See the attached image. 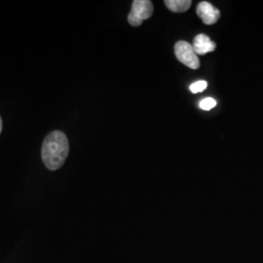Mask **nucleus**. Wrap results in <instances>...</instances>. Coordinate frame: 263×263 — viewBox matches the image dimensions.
<instances>
[{
  "mask_svg": "<svg viewBox=\"0 0 263 263\" xmlns=\"http://www.w3.org/2000/svg\"><path fill=\"white\" fill-rule=\"evenodd\" d=\"M191 0H166L165 5L174 13H183L191 7Z\"/></svg>",
  "mask_w": 263,
  "mask_h": 263,
  "instance_id": "obj_6",
  "label": "nucleus"
},
{
  "mask_svg": "<svg viewBox=\"0 0 263 263\" xmlns=\"http://www.w3.org/2000/svg\"><path fill=\"white\" fill-rule=\"evenodd\" d=\"M192 47L197 55L204 56L207 53L214 52L216 50V44L214 41H212L211 38L209 37L208 35L201 33V34L196 35L194 38Z\"/></svg>",
  "mask_w": 263,
  "mask_h": 263,
  "instance_id": "obj_5",
  "label": "nucleus"
},
{
  "mask_svg": "<svg viewBox=\"0 0 263 263\" xmlns=\"http://www.w3.org/2000/svg\"><path fill=\"white\" fill-rule=\"evenodd\" d=\"M175 54L181 64L191 69H198L200 67V60L195 53L192 44L186 41H179L175 45Z\"/></svg>",
  "mask_w": 263,
  "mask_h": 263,
  "instance_id": "obj_3",
  "label": "nucleus"
},
{
  "mask_svg": "<svg viewBox=\"0 0 263 263\" xmlns=\"http://www.w3.org/2000/svg\"><path fill=\"white\" fill-rule=\"evenodd\" d=\"M1 131H2V121H1V117H0V134H1Z\"/></svg>",
  "mask_w": 263,
  "mask_h": 263,
  "instance_id": "obj_9",
  "label": "nucleus"
},
{
  "mask_svg": "<svg viewBox=\"0 0 263 263\" xmlns=\"http://www.w3.org/2000/svg\"><path fill=\"white\" fill-rule=\"evenodd\" d=\"M200 107L204 110H211L216 105V101L213 98H206L200 102Z\"/></svg>",
  "mask_w": 263,
  "mask_h": 263,
  "instance_id": "obj_8",
  "label": "nucleus"
},
{
  "mask_svg": "<svg viewBox=\"0 0 263 263\" xmlns=\"http://www.w3.org/2000/svg\"><path fill=\"white\" fill-rule=\"evenodd\" d=\"M69 152V142L65 133L54 131L50 133L42 145V160L44 165L51 171L62 168Z\"/></svg>",
  "mask_w": 263,
  "mask_h": 263,
  "instance_id": "obj_1",
  "label": "nucleus"
},
{
  "mask_svg": "<svg viewBox=\"0 0 263 263\" xmlns=\"http://www.w3.org/2000/svg\"><path fill=\"white\" fill-rule=\"evenodd\" d=\"M154 12L153 3L151 0H135L132 3V9L128 15V22L133 27H139L144 20H148Z\"/></svg>",
  "mask_w": 263,
  "mask_h": 263,
  "instance_id": "obj_2",
  "label": "nucleus"
},
{
  "mask_svg": "<svg viewBox=\"0 0 263 263\" xmlns=\"http://www.w3.org/2000/svg\"><path fill=\"white\" fill-rule=\"evenodd\" d=\"M207 86L208 83L206 81H204V80H200V81L194 82L193 84L190 85L189 89H190V91H191L192 93L196 94V93H201V92H203V91L207 88Z\"/></svg>",
  "mask_w": 263,
  "mask_h": 263,
  "instance_id": "obj_7",
  "label": "nucleus"
},
{
  "mask_svg": "<svg viewBox=\"0 0 263 263\" xmlns=\"http://www.w3.org/2000/svg\"><path fill=\"white\" fill-rule=\"evenodd\" d=\"M198 17L202 20V22L208 25H214L220 18V12L216 7L207 1H202L198 4L196 8Z\"/></svg>",
  "mask_w": 263,
  "mask_h": 263,
  "instance_id": "obj_4",
  "label": "nucleus"
}]
</instances>
